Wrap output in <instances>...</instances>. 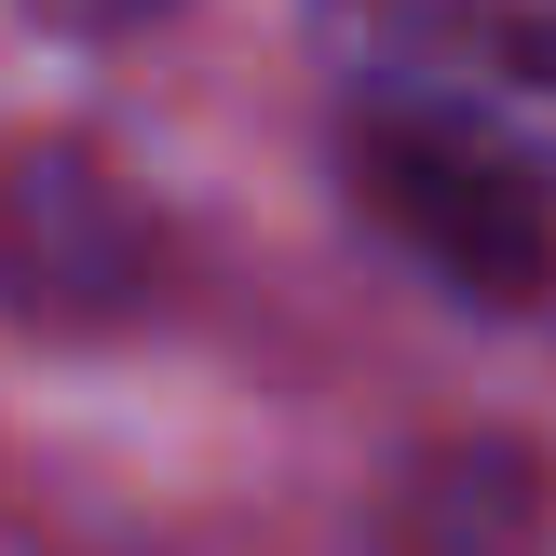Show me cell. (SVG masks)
Listing matches in <instances>:
<instances>
[{"label": "cell", "instance_id": "1", "mask_svg": "<svg viewBox=\"0 0 556 556\" xmlns=\"http://www.w3.org/2000/svg\"><path fill=\"white\" fill-rule=\"evenodd\" d=\"M353 136L489 163L556 204V0H313Z\"/></svg>", "mask_w": 556, "mask_h": 556}, {"label": "cell", "instance_id": "2", "mask_svg": "<svg viewBox=\"0 0 556 556\" xmlns=\"http://www.w3.org/2000/svg\"><path fill=\"white\" fill-rule=\"evenodd\" d=\"M340 163H353V204L380 217L394 244H421L448 286L476 299H530L543 258H556V204L489 163H448V150H407V136H353L340 123Z\"/></svg>", "mask_w": 556, "mask_h": 556}, {"label": "cell", "instance_id": "3", "mask_svg": "<svg viewBox=\"0 0 556 556\" xmlns=\"http://www.w3.org/2000/svg\"><path fill=\"white\" fill-rule=\"evenodd\" d=\"M41 27H150V14H177V0H27Z\"/></svg>", "mask_w": 556, "mask_h": 556}]
</instances>
